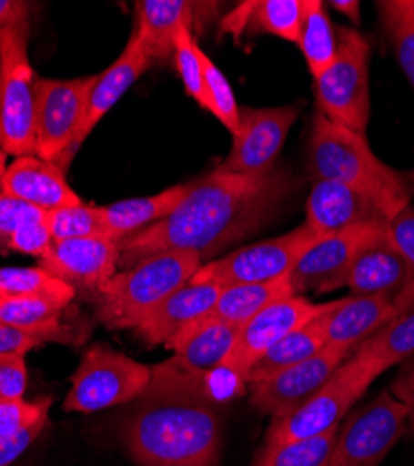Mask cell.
Segmentation results:
<instances>
[{"mask_svg": "<svg viewBox=\"0 0 414 466\" xmlns=\"http://www.w3.org/2000/svg\"><path fill=\"white\" fill-rule=\"evenodd\" d=\"M319 238L307 224H300L280 238L248 245L220 259L204 263L191 282L226 288L284 279Z\"/></svg>", "mask_w": 414, "mask_h": 466, "instance_id": "obj_9", "label": "cell"}, {"mask_svg": "<svg viewBox=\"0 0 414 466\" xmlns=\"http://www.w3.org/2000/svg\"><path fill=\"white\" fill-rule=\"evenodd\" d=\"M154 60L147 55L144 42L140 35L133 30L129 42L124 49V53L118 56V60L112 62L108 69H105L101 75H97V81L94 85V90L88 99V106L85 112L83 124L75 137L71 157L81 144L90 137V133L96 129V126L105 118L106 112L115 106L122 96L140 79V76L152 67Z\"/></svg>", "mask_w": 414, "mask_h": 466, "instance_id": "obj_19", "label": "cell"}, {"mask_svg": "<svg viewBox=\"0 0 414 466\" xmlns=\"http://www.w3.org/2000/svg\"><path fill=\"white\" fill-rule=\"evenodd\" d=\"M30 5L23 0H0V26L28 21Z\"/></svg>", "mask_w": 414, "mask_h": 466, "instance_id": "obj_45", "label": "cell"}, {"mask_svg": "<svg viewBox=\"0 0 414 466\" xmlns=\"http://www.w3.org/2000/svg\"><path fill=\"white\" fill-rule=\"evenodd\" d=\"M405 261L387 233L357 256L348 273L346 288H349L351 297L396 299L405 286Z\"/></svg>", "mask_w": 414, "mask_h": 466, "instance_id": "obj_23", "label": "cell"}, {"mask_svg": "<svg viewBox=\"0 0 414 466\" xmlns=\"http://www.w3.org/2000/svg\"><path fill=\"white\" fill-rule=\"evenodd\" d=\"M152 382V368L140 364L108 345L88 347L77 371L64 409L69 412L92 414L103 409L136 401Z\"/></svg>", "mask_w": 414, "mask_h": 466, "instance_id": "obj_8", "label": "cell"}, {"mask_svg": "<svg viewBox=\"0 0 414 466\" xmlns=\"http://www.w3.org/2000/svg\"><path fill=\"white\" fill-rule=\"evenodd\" d=\"M321 316L312 319L310 323L303 325L300 329L293 330L291 334L284 336L278 343H275L269 351L252 366V370L247 375V382L248 384L259 382V380L268 379L286 368L305 362L310 357H314L316 353H319L325 347Z\"/></svg>", "mask_w": 414, "mask_h": 466, "instance_id": "obj_27", "label": "cell"}, {"mask_svg": "<svg viewBox=\"0 0 414 466\" xmlns=\"http://www.w3.org/2000/svg\"><path fill=\"white\" fill-rule=\"evenodd\" d=\"M0 110H3V73H0Z\"/></svg>", "mask_w": 414, "mask_h": 466, "instance_id": "obj_48", "label": "cell"}, {"mask_svg": "<svg viewBox=\"0 0 414 466\" xmlns=\"http://www.w3.org/2000/svg\"><path fill=\"white\" fill-rule=\"evenodd\" d=\"M291 295H295V291L291 288L289 275L273 282L226 286L220 289L211 312L198 323H222L239 329L257 316L261 309Z\"/></svg>", "mask_w": 414, "mask_h": 466, "instance_id": "obj_26", "label": "cell"}, {"mask_svg": "<svg viewBox=\"0 0 414 466\" xmlns=\"http://www.w3.org/2000/svg\"><path fill=\"white\" fill-rule=\"evenodd\" d=\"M69 336L45 332V330H26L12 325L0 323V355L3 353H28L47 341H67Z\"/></svg>", "mask_w": 414, "mask_h": 466, "instance_id": "obj_42", "label": "cell"}, {"mask_svg": "<svg viewBox=\"0 0 414 466\" xmlns=\"http://www.w3.org/2000/svg\"><path fill=\"white\" fill-rule=\"evenodd\" d=\"M300 108L297 105L277 108H241L232 149L215 170L261 177L275 172V163L286 144Z\"/></svg>", "mask_w": 414, "mask_h": 466, "instance_id": "obj_12", "label": "cell"}, {"mask_svg": "<svg viewBox=\"0 0 414 466\" xmlns=\"http://www.w3.org/2000/svg\"><path fill=\"white\" fill-rule=\"evenodd\" d=\"M303 8L305 0H256L247 26L256 34H271L280 40L298 44Z\"/></svg>", "mask_w": 414, "mask_h": 466, "instance_id": "obj_33", "label": "cell"}, {"mask_svg": "<svg viewBox=\"0 0 414 466\" xmlns=\"http://www.w3.org/2000/svg\"><path fill=\"white\" fill-rule=\"evenodd\" d=\"M328 306L330 302L316 304L303 295H291L273 302L243 327H239L232 353L226 359L222 370L236 375L241 382H247V375L252 366L275 343L319 318L323 312H327Z\"/></svg>", "mask_w": 414, "mask_h": 466, "instance_id": "obj_14", "label": "cell"}, {"mask_svg": "<svg viewBox=\"0 0 414 466\" xmlns=\"http://www.w3.org/2000/svg\"><path fill=\"white\" fill-rule=\"evenodd\" d=\"M0 297H53L71 302L75 288L44 267H0Z\"/></svg>", "mask_w": 414, "mask_h": 466, "instance_id": "obj_31", "label": "cell"}, {"mask_svg": "<svg viewBox=\"0 0 414 466\" xmlns=\"http://www.w3.org/2000/svg\"><path fill=\"white\" fill-rule=\"evenodd\" d=\"M351 351L325 345L308 360L250 384V403L263 414L278 418L312 398L340 368Z\"/></svg>", "mask_w": 414, "mask_h": 466, "instance_id": "obj_15", "label": "cell"}, {"mask_svg": "<svg viewBox=\"0 0 414 466\" xmlns=\"http://www.w3.org/2000/svg\"><path fill=\"white\" fill-rule=\"evenodd\" d=\"M396 318L394 299L389 297L349 295L342 300H334L321 316L325 345L353 351Z\"/></svg>", "mask_w": 414, "mask_h": 466, "instance_id": "obj_20", "label": "cell"}, {"mask_svg": "<svg viewBox=\"0 0 414 466\" xmlns=\"http://www.w3.org/2000/svg\"><path fill=\"white\" fill-rule=\"evenodd\" d=\"M45 211L37 209L19 198L10 197V194L0 190V241L3 245L12 233L45 220Z\"/></svg>", "mask_w": 414, "mask_h": 466, "instance_id": "obj_40", "label": "cell"}, {"mask_svg": "<svg viewBox=\"0 0 414 466\" xmlns=\"http://www.w3.org/2000/svg\"><path fill=\"white\" fill-rule=\"evenodd\" d=\"M120 243L106 236L55 241L40 267L67 284L101 291L116 275Z\"/></svg>", "mask_w": 414, "mask_h": 466, "instance_id": "obj_16", "label": "cell"}, {"mask_svg": "<svg viewBox=\"0 0 414 466\" xmlns=\"http://www.w3.org/2000/svg\"><path fill=\"white\" fill-rule=\"evenodd\" d=\"M375 6L401 71L414 90V0H379Z\"/></svg>", "mask_w": 414, "mask_h": 466, "instance_id": "obj_32", "label": "cell"}, {"mask_svg": "<svg viewBox=\"0 0 414 466\" xmlns=\"http://www.w3.org/2000/svg\"><path fill=\"white\" fill-rule=\"evenodd\" d=\"M389 222L364 224L319 238L289 273L295 295L330 293L346 288V279L357 256L373 241L385 238Z\"/></svg>", "mask_w": 414, "mask_h": 466, "instance_id": "obj_13", "label": "cell"}, {"mask_svg": "<svg viewBox=\"0 0 414 466\" xmlns=\"http://www.w3.org/2000/svg\"><path fill=\"white\" fill-rule=\"evenodd\" d=\"M51 405V396L35 401H26L25 398L0 401V439L21 435L37 423L49 421Z\"/></svg>", "mask_w": 414, "mask_h": 466, "instance_id": "obj_39", "label": "cell"}, {"mask_svg": "<svg viewBox=\"0 0 414 466\" xmlns=\"http://www.w3.org/2000/svg\"><path fill=\"white\" fill-rule=\"evenodd\" d=\"M389 390L407 409V433L414 435V357L403 362Z\"/></svg>", "mask_w": 414, "mask_h": 466, "instance_id": "obj_44", "label": "cell"}, {"mask_svg": "<svg viewBox=\"0 0 414 466\" xmlns=\"http://www.w3.org/2000/svg\"><path fill=\"white\" fill-rule=\"evenodd\" d=\"M96 81L97 75L71 81H35V155L64 172L73 159L71 147Z\"/></svg>", "mask_w": 414, "mask_h": 466, "instance_id": "obj_10", "label": "cell"}, {"mask_svg": "<svg viewBox=\"0 0 414 466\" xmlns=\"http://www.w3.org/2000/svg\"><path fill=\"white\" fill-rule=\"evenodd\" d=\"M55 239L51 236V231L44 222H37V224H30L15 233H12V236L6 239V247L15 250V252H21V254H28V256H35V258H44L49 248L53 247Z\"/></svg>", "mask_w": 414, "mask_h": 466, "instance_id": "obj_43", "label": "cell"}, {"mask_svg": "<svg viewBox=\"0 0 414 466\" xmlns=\"http://www.w3.org/2000/svg\"><path fill=\"white\" fill-rule=\"evenodd\" d=\"M202 265V258L189 250H167L140 259L97 291V319L112 330L135 329L168 295L189 284Z\"/></svg>", "mask_w": 414, "mask_h": 466, "instance_id": "obj_4", "label": "cell"}, {"mask_svg": "<svg viewBox=\"0 0 414 466\" xmlns=\"http://www.w3.org/2000/svg\"><path fill=\"white\" fill-rule=\"evenodd\" d=\"M340 430V427H338ZM338 430L314 439L263 448L254 466H327Z\"/></svg>", "mask_w": 414, "mask_h": 466, "instance_id": "obj_34", "label": "cell"}, {"mask_svg": "<svg viewBox=\"0 0 414 466\" xmlns=\"http://www.w3.org/2000/svg\"><path fill=\"white\" fill-rule=\"evenodd\" d=\"M383 375L368 355L357 349L319 390L293 410L273 418L266 433V448L307 441L340 427L348 410L366 394L371 382Z\"/></svg>", "mask_w": 414, "mask_h": 466, "instance_id": "obj_5", "label": "cell"}, {"mask_svg": "<svg viewBox=\"0 0 414 466\" xmlns=\"http://www.w3.org/2000/svg\"><path fill=\"white\" fill-rule=\"evenodd\" d=\"M200 60H202V69H204L206 92H207V99H209V112L234 135L239 126V114H241V108L234 96V90H232L228 79H226V75L218 69V66L202 49H200Z\"/></svg>", "mask_w": 414, "mask_h": 466, "instance_id": "obj_38", "label": "cell"}, {"mask_svg": "<svg viewBox=\"0 0 414 466\" xmlns=\"http://www.w3.org/2000/svg\"><path fill=\"white\" fill-rule=\"evenodd\" d=\"M389 238L405 261L407 279L403 289L394 299L396 314L405 316L414 309V208L409 206L389 220Z\"/></svg>", "mask_w": 414, "mask_h": 466, "instance_id": "obj_37", "label": "cell"}, {"mask_svg": "<svg viewBox=\"0 0 414 466\" xmlns=\"http://www.w3.org/2000/svg\"><path fill=\"white\" fill-rule=\"evenodd\" d=\"M0 245H3V241H0Z\"/></svg>", "mask_w": 414, "mask_h": 466, "instance_id": "obj_49", "label": "cell"}, {"mask_svg": "<svg viewBox=\"0 0 414 466\" xmlns=\"http://www.w3.org/2000/svg\"><path fill=\"white\" fill-rule=\"evenodd\" d=\"M202 377L174 360L152 368V382L122 427L124 444L140 466L218 464L222 418Z\"/></svg>", "mask_w": 414, "mask_h": 466, "instance_id": "obj_2", "label": "cell"}, {"mask_svg": "<svg viewBox=\"0 0 414 466\" xmlns=\"http://www.w3.org/2000/svg\"><path fill=\"white\" fill-rule=\"evenodd\" d=\"M200 46L195 37V32L189 26L179 28L174 44V60L176 69L181 76L183 88L191 99H195L202 108L209 112V99L204 83V69L200 60Z\"/></svg>", "mask_w": 414, "mask_h": 466, "instance_id": "obj_36", "label": "cell"}, {"mask_svg": "<svg viewBox=\"0 0 414 466\" xmlns=\"http://www.w3.org/2000/svg\"><path fill=\"white\" fill-rule=\"evenodd\" d=\"M357 349L368 355L381 373L414 357V309L385 325Z\"/></svg>", "mask_w": 414, "mask_h": 466, "instance_id": "obj_30", "label": "cell"}, {"mask_svg": "<svg viewBox=\"0 0 414 466\" xmlns=\"http://www.w3.org/2000/svg\"><path fill=\"white\" fill-rule=\"evenodd\" d=\"M334 62L314 79L318 112L336 126L366 135L371 114L368 37L351 26H336Z\"/></svg>", "mask_w": 414, "mask_h": 466, "instance_id": "obj_6", "label": "cell"}, {"mask_svg": "<svg viewBox=\"0 0 414 466\" xmlns=\"http://www.w3.org/2000/svg\"><path fill=\"white\" fill-rule=\"evenodd\" d=\"M26 384V353L0 355V401L25 398Z\"/></svg>", "mask_w": 414, "mask_h": 466, "instance_id": "obj_41", "label": "cell"}, {"mask_svg": "<svg viewBox=\"0 0 414 466\" xmlns=\"http://www.w3.org/2000/svg\"><path fill=\"white\" fill-rule=\"evenodd\" d=\"M327 6L346 15L355 26L360 25V3L358 0H330V3H327Z\"/></svg>", "mask_w": 414, "mask_h": 466, "instance_id": "obj_46", "label": "cell"}, {"mask_svg": "<svg viewBox=\"0 0 414 466\" xmlns=\"http://www.w3.org/2000/svg\"><path fill=\"white\" fill-rule=\"evenodd\" d=\"M387 224L389 218L366 194L330 179L314 181L307 200L305 224L318 236H330L364 224Z\"/></svg>", "mask_w": 414, "mask_h": 466, "instance_id": "obj_17", "label": "cell"}, {"mask_svg": "<svg viewBox=\"0 0 414 466\" xmlns=\"http://www.w3.org/2000/svg\"><path fill=\"white\" fill-rule=\"evenodd\" d=\"M193 183L170 187L154 197L129 198L116 204L99 206L105 233L115 241H124L135 233L146 229L165 217H168L177 204L187 197Z\"/></svg>", "mask_w": 414, "mask_h": 466, "instance_id": "obj_24", "label": "cell"}, {"mask_svg": "<svg viewBox=\"0 0 414 466\" xmlns=\"http://www.w3.org/2000/svg\"><path fill=\"white\" fill-rule=\"evenodd\" d=\"M0 190L45 213L83 204L79 194L67 185L64 170L34 155L17 157L8 167Z\"/></svg>", "mask_w": 414, "mask_h": 466, "instance_id": "obj_21", "label": "cell"}, {"mask_svg": "<svg viewBox=\"0 0 414 466\" xmlns=\"http://www.w3.org/2000/svg\"><path fill=\"white\" fill-rule=\"evenodd\" d=\"M308 167L314 181L344 183L371 198L389 220L410 206V188L403 174L373 153L366 135L314 114Z\"/></svg>", "mask_w": 414, "mask_h": 466, "instance_id": "obj_3", "label": "cell"}, {"mask_svg": "<svg viewBox=\"0 0 414 466\" xmlns=\"http://www.w3.org/2000/svg\"><path fill=\"white\" fill-rule=\"evenodd\" d=\"M69 302L53 297H0V323L26 330H45L71 338L60 319Z\"/></svg>", "mask_w": 414, "mask_h": 466, "instance_id": "obj_29", "label": "cell"}, {"mask_svg": "<svg viewBox=\"0 0 414 466\" xmlns=\"http://www.w3.org/2000/svg\"><path fill=\"white\" fill-rule=\"evenodd\" d=\"M297 46L303 51L312 79H318L334 62L338 51L336 26L332 25L321 0H305L303 26H300Z\"/></svg>", "mask_w": 414, "mask_h": 466, "instance_id": "obj_28", "label": "cell"}, {"mask_svg": "<svg viewBox=\"0 0 414 466\" xmlns=\"http://www.w3.org/2000/svg\"><path fill=\"white\" fill-rule=\"evenodd\" d=\"M405 433V405L383 390L338 430L327 466H379Z\"/></svg>", "mask_w": 414, "mask_h": 466, "instance_id": "obj_11", "label": "cell"}, {"mask_svg": "<svg viewBox=\"0 0 414 466\" xmlns=\"http://www.w3.org/2000/svg\"><path fill=\"white\" fill-rule=\"evenodd\" d=\"M293 187L295 179L286 170L261 177L213 170L191 185L168 217L120 241L118 267L129 268L167 250L197 252L204 261L259 231L288 200Z\"/></svg>", "mask_w": 414, "mask_h": 466, "instance_id": "obj_1", "label": "cell"}, {"mask_svg": "<svg viewBox=\"0 0 414 466\" xmlns=\"http://www.w3.org/2000/svg\"><path fill=\"white\" fill-rule=\"evenodd\" d=\"M6 157H8V153L5 151L3 144H0V188H3V181H5L6 170H8V167H6Z\"/></svg>", "mask_w": 414, "mask_h": 466, "instance_id": "obj_47", "label": "cell"}, {"mask_svg": "<svg viewBox=\"0 0 414 466\" xmlns=\"http://www.w3.org/2000/svg\"><path fill=\"white\" fill-rule=\"evenodd\" d=\"M28 21L0 26L3 110L0 144L8 155H35V76L28 60Z\"/></svg>", "mask_w": 414, "mask_h": 466, "instance_id": "obj_7", "label": "cell"}, {"mask_svg": "<svg viewBox=\"0 0 414 466\" xmlns=\"http://www.w3.org/2000/svg\"><path fill=\"white\" fill-rule=\"evenodd\" d=\"M213 5L189 3V0H138L135 5V26L152 60H167L174 55V44L179 28L189 26L193 32L200 21L198 14Z\"/></svg>", "mask_w": 414, "mask_h": 466, "instance_id": "obj_22", "label": "cell"}, {"mask_svg": "<svg viewBox=\"0 0 414 466\" xmlns=\"http://www.w3.org/2000/svg\"><path fill=\"white\" fill-rule=\"evenodd\" d=\"M45 224L55 241L106 236L101 213H99V206L85 204V202L77 206H66V208L47 211Z\"/></svg>", "mask_w": 414, "mask_h": 466, "instance_id": "obj_35", "label": "cell"}, {"mask_svg": "<svg viewBox=\"0 0 414 466\" xmlns=\"http://www.w3.org/2000/svg\"><path fill=\"white\" fill-rule=\"evenodd\" d=\"M220 286L189 282L168 295L133 330L147 345H167L202 321L217 302Z\"/></svg>", "mask_w": 414, "mask_h": 466, "instance_id": "obj_18", "label": "cell"}, {"mask_svg": "<svg viewBox=\"0 0 414 466\" xmlns=\"http://www.w3.org/2000/svg\"><path fill=\"white\" fill-rule=\"evenodd\" d=\"M239 329L222 323H198L176 336L165 347L176 353L172 359L177 366L209 373L224 366L230 357Z\"/></svg>", "mask_w": 414, "mask_h": 466, "instance_id": "obj_25", "label": "cell"}]
</instances>
